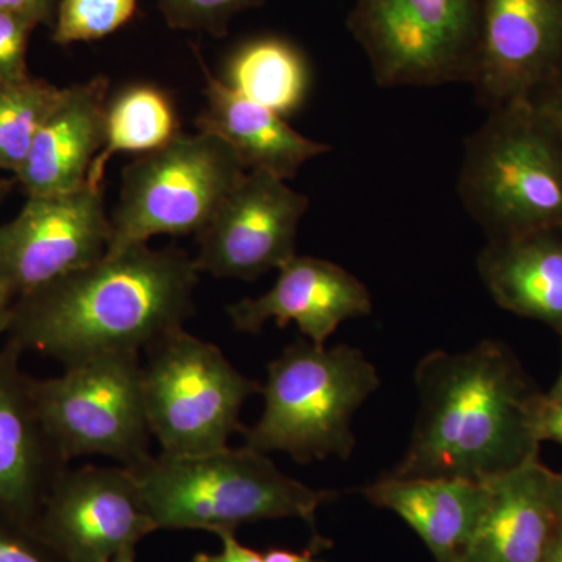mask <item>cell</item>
Segmentation results:
<instances>
[{
  "mask_svg": "<svg viewBox=\"0 0 562 562\" xmlns=\"http://www.w3.org/2000/svg\"><path fill=\"white\" fill-rule=\"evenodd\" d=\"M349 29L383 88L472 85L482 0H357Z\"/></svg>",
  "mask_w": 562,
  "mask_h": 562,
  "instance_id": "obj_8",
  "label": "cell"
},
{
  "mask_svg": "<svg viewBox=\"0 0 562 562\" xmlns=\"http://www.w3.org/2000/svg\"><path fill=\"white\" fill-rule=\"evenodd\" d=\"M22 355L9 341L0 350V512L35 527L69 461L41 420Z\"/></svg>",
  "mask_w": 562,
  "mask_h": 562,
  "instance_id": "obj_14",
  "label": "cell"
},
{
  "mask_svg": "<svg viewBox=\"0 0 562 562\" xmlns=\"http://www.w3.org/2000/svg\"><path fill=\"white\" fill-rule=\"evenodd\" d=\"M546 562H562V528H558Z\"/></svg>",
  "mask_w": 562,
  "mask_h": 562,
  "instance_id": "obj_35",
  "label": "cell"
},
{
  "mask_svg": "<svg viewBox=\"0 0 562 562\" xmlns=\"http://www.w3.org/2000/svg\"><path fill=\"white\" fill-rule=\"evenodd\" d=\"M419 413L394 476L487 483L538 457L535 408L542 392L506 344L435 350L414 373Z\"/></svg>",
  "mask_w": 562,
  "mask_h": 562,
  "instance_id": "obj_2",
  "label": "cell"
},
{
  "mask_svg": "<svg viewBox=\"0 0 562 562\" xmlns=\"http://www.w3.org/2000/svg\"><path fill=\"white\" fill-rule=\"evenodd\" d=\"M476 271L501 308L562 331V228L487 239Z\"/></svg>",
  "mask_w": 562,
  "mask_h": 562,
  "instance_id": "obj_19",
  "label": "cell"
},
{
  "mask_svg": "<svg viewBox=\"0 0 562 562\" xmlns=\"http://www.w3.org/2000/svg\"><path fill=\"white\" fill-rule=\"evenodd\" d=\"M305 194L286 180L247 171L198 235L199 272L217 279L257 280L295 257L299 225L308 210Z\"/></svg>",
  "mask_w": 562,
  "mask_h": 562,
  "instance_id": "obj_12",
  "label": "cell"
},
{
  "mask_svg": "<svg viewBox=\"0 0 562 562\" xmlns=\"http://www.w3.org/2000/svg\"><path fill=\"white\" fill-rule=\"evenodd\" d=\"M536 441L557 442L562 447V395H539L535 408Z\"/></svg>",
  "mask_w": 562,
  "mask_h": 562,
  "instance_id": "obj_28",
  "label": "cell"
},
{
  "mask_svg": "<svg viewBox=\"0 0 562 562\" xmlns=\"http://www.w3.org/2000/svg\"><path fill=\"white\" fill-rule=\"evenodd\" d=\"M552 502L558 524L562 528V473H554L552 476Z\"/></svg>",
  "mask_w": 562,
  "mask_h": 562,
  "instance_id": "obj_33",
  "label": "cell"
},
{
  "mask_svg": "<svg viewBox=\"0 0 562 562\" xmlns=\"http://www.w3.org/2000/svg\"><path fill=\"white\" fill-rule=\"evenodd\" d=\"M11 306H13V301H11L5 292L0 291V336L7 335V331H9Z\"/></svg>",
  "mask_w": 562,
  "mask_h": 562,
  "instance_id": "obj_34",
  "label": "cell"
},
{
  "mask_svg": "<svg viewBox=\"0 0 562 562\" xmlns=\"http://www.w3.org/2000/svg\"><path fill=\"white\" fill-rule=\"evenodd\" d=\"M138 0H61L55 24V43H85L105 38L127 24Z\"/></svg>",
  "mask_w": 562,
  "mask_h": 562,
  "instance_id": "obj_24",
  "label": "cell"
},
{
  "mask_svg": "<svg viewBox=\"0 0 562 562\" xmlns=\"http://www.w3.org/2000/svg\"><path fill=\"white\" fill-rule=\"evenodd\" d=\"M143 353L144 408L160 452H216L246 431L241 409L261 384L239 372L220 347L179 328Z\"/></svg>",
  "mask_w": 562,
  "mask_h": 562,
  "instance_id": "obj_6",
  "label": "cell"
},
{
  "mask_svg": "<svg viewBox=\"0 0 562 562\" xmlns=\"http://www.w3.org/2000/svg\"><path fill=\"white\" fill-rule=\"evenodd\" d=\"M158 530H235L268 519L316 524V513L338 495L313 490L251 449L202 454H149L127 468Z\"/></svg>",
  "mask_w": 562,
  "mask_h": 562,
  "instance_id": "obj_3",
  "label": "cell"
},
{
  "mask_svg": "<svg viewBox=\"0 0 562 562\" xmlns=\"http://www.w3.org/2000/svg\"><path fill=\"white\" fill-rule=\"evenodd\" d=\"M553 472L532 457L486 483V498L460 562H546L558 524Z\"/></svg>",
  "mask_w": 562,
  "mask_h": 562,
  "instance_id": "obj_16",
  "label": "cell"
},
{
  "mask_svg": "<svg viewBox=\"0 0 562 562\" xmlns=\"http://www.w3.org/2000/svg\"><path fill=\"white\" fill-rule=\"evenodd\" d=\"M371 313V292L353 273L335 262L299 255L281 266L271 290L227 308L238 331L258 335L271 321L280 328L295 324L303 338L321 347L344 322Z\"/></svg>",
  "mask_w": 562,
  "mask_h": 562,
  "instance_id": "obj_15",
  "label": "cell"
},
{
  "mask_svg": "<svg viewBox=\"0 0 562 562\" xmlns=\"http://www.w3.org/2000/svg\"><path fill=\"white\" fill-rule=\"evenodd\" d=\"M262 3L265 0H160V9L172 29L224 36L236 14Z\"/></svg>",
  "mask_w": 562,
  "mask_h": 562,
  "instance_id": "obj_25",
  "label": "cell"
},
{
  "mask_svg": "<svg viewBox=\"0 0 562 562\" xmlns=\"http://www.w3.org/2000/svg\"><path fill=\"white\" fill-rule=\"evenodd\" d=\"M562 61V0H482L472 81L487 111L530 99Z\"/></svg>",
  "mask_w": 562,
  "mask_h": 562,
  "instance_id": "obj_13",
  "label": "cell"
},
{
  "mask_svg": "<svg viewBox=\"0 0 562 562\" xmlns=\"http://www.w3.org/2000/svg\"><path fill=\"white\" fill-rule=\"evenodd\" d=\"M232 90L290 116L301 109L310 88V66L291 41L280 36H258L241 44L227 63Z\"/></svg>",
  "mask_w": 562,
  "mask_h": 562,
  "instance_id": "obj_21",
  "label": "cell"
},
{
  "mask_svg": "<svg viewBox=\"0 0 562 562\" xmlns=\"http://www.w3.org/2000/svg\"><path fill=\"white\" fill-rule=\"evenodd\" d=\"M214 535L221 539V552L198 553L192 562H265V554L243 546L236 539L235 530H220Z\"/></svg>",
  "mask_w": 562,
  "mask_h": 562,
  "instance_id": "obj_29",
  "label": "cell"
},
{
  "mask_svg": "<svg viewBox=\"0 0 562 562\" xmlns=\"http://www.w3.org/2000/svg\"><path fill=\"white\" fill-rule=\"evenodd\" d=\"M140 355H99L54 379H35L41 420L66 460L111 458L131 468L150 454L151 436L144 408Z\"/></svg>",
  "mask_w": 562,
  "mask_h": 562,
  "instance_id": "obj_9",
  "label": "cell"
},
{
  "mask_svg": "<svg viewBox=\"0 0 562 562\" xmlns=\"http://www.w3.org/2000/svg\"><path fill=\"white\" fill-rule=\"evenodd\" d=\"M110 238L103 188L32 195L0 225V291L14 302L87 268L106 254Z\"/></svg>",
  "mask_w": 562,
  "mask_h": 562,
  "instance_id": "obj_10",
  "label": "cell"
},
{
  "mask_svg": "<svg viewBox=\"0 0 562 562\" xmlns=\"http://www.w3.org/2000/svg\"><path fill=\"white\" fill-rule=\"evenodd\" d=\"M180 135L171 98L154 85H133L106 103L103 146L87 183L102 188L106 162L116 154H150Z\"/></svg>",
  "mask_w": 562,
  "mask_h": 562,
  "instance_id": "obj_22",
  "label": "cell"
},
{
  "mask_svg": "<svg viewBox=\"0 0 562 562\" xmlns=\"http://www.w3.org/2000/svg\"><path fill=\"white\" fill-rule=\"evenodd\" d=\"M206 105L195 120L198 132L224 140L247 171L290 180L306 162L327 154L330 146L306 138L286 117L244 98L205 69Z\"/></svg>",
  "mask_w": 562,
  "mask_h": 562,
  "instance_id": "obj_18",
  "label": "cell"
},
{
  "mask_svg": "<svg viewBox=\"0 0 562 562\" xmlns=\"http://www.w3.org/2000/svg\"><path fill=\"white\" fill-rule=\"evenodd\" d=\"M246 173L224 140L201 132L140 155L122 173L106 254L158 235L198 236Z\"/></svg>",
  "mask_w": 562,
  "mask_h": 562,
  "instance_id": "obj_7",
  "label": "cell"
},
{
  "mask_svg": "<svg viewBox=\"0 0 562 562\" xmlns=\"http://www.w3.org/2000/svg\"><path fill=\"white\" fill-rule=\"evenodd\" d=\"M0 10L20 14L33 24L40 25L50 20L54 0H0Z\"/></svg>",
  "mask_w": 562,
  "mask_h": 562,
  "instance_id": "obj_30",
  "label": "cell"
},
{
  "mask_svg": "<svg viewBox=\"0 0 562 562\" xmlns=\"http://www.w3.org/2000/svg\"><path fill=\"white\" fill-rule=\"evenodd\" d=\"M532 99L550 106L562 116V61L557 70L550 76V79L535 92Z\"/></svg>",
  "mask_w": 562,
  "mask_h": 562,
  "instance_id": "obj_31",
  "label": "cell"
},
{
  "mask_svg": "<svg viewBox=\"0 0 562 562\" xmlns=\"http://www.w3.org/2000/svg\"><path fill=\"white\" fill-rule=\"evenodd\" d=\"M0 562H68L31 524L0 512Z\"/></svg>",
  "mask_w": 562,
  "mask_h": 562,
  "instance_id": "obj_26",
  "label": "cell"
},
{
  "mask_svg": "<svg viewBox=\"0 0 562 562\" xmlns=\"http://www.w3.org/2000/svg\"><path fill=\"white\" fill-rule=\"evenodd\" d=\"M63 92L65 88L33 77L0 83V169L20 171L44 121L61 101Z\"/></svg>",
  "mask_w": 562,
  "mask_h": 562,
  "instance_id": "obj_23",
  "label": "cell"
},
{
  "mask_svg": "<svg viewBox=\"0 0 562 562\" xmlns=\"http://www.w3.org/2000/svg\"><path fill=\"white\" fill-rule=\"evenodd\" d=\"M562 338V331L560 333ZM549 394L552 395H562V366H561V372L560 376H558L557 383L553 384L552 390L549 391Z\"/></svg>",
  "mask_w": 562,
  "mask_h": 562,
  "instance_id": "obj_37",
  "label": "cell"
},
{
  "mask_svg": "<svg viewBox=\"0 0 562 562\" xmlns=\"http://www.w3.org/2000/svg\"><path fill=\"white\" fill-rule=\"evenodd\" d=\"M486 483L446 476H382L364 487L372 505L405 520L438 562H460L486 498Z\"/></svg>",
  "mask_w": 562,
  "mask_h": 562,
  "instance_id": "obj_20",
  "label": "cell"
},
{
  "mask_svg": "<svg viewBox=\"0 0 562 562\" xmlns=\"http://www.w3.org/2000/svg\"><path fill=\"white\" fill-rule=\"evenodd\" d=\"M265 562H322L314 560L313 552H291L286 549H271L265 553Z\"/></svg>",
  "mask_w": 562,
  "mask_h": 562,
  "instance_id": "obj_32",
  "label": "cell"
},
{
  "mask_svg": "<svg viewBox=\"0 0 562 562\" xmlns=\"http://www.w3.org/2000/svg\"><path fill=\"white\" fill-rule=\"evenodd\" d=\"M36 25L20 14L0 10V83L27 79L29 36Z\"/></svg>",
  "mask_w": 562,
  "mask_h": 562,
  "instance_id": "obj_27",
  "label": "cell"
},
{
  "mask_svg": "<svg viewBox=\"0 0 562 562\" xmlns=\"http://www.w3.org/2000/svg\"><path fill=\"white\" fill-rule=\"evenodd\" d=\"M458 194L487 239L562 228V116L522 99L465 139Z\"/></svg>",
  "mask_w": 562,
  "mask_h": 562,
  "instance_id": "obj_4",
  "label": "cell"
},
{
  "mask_svg": "<svg viewBox=\"0 0 562 562\" xmlns=\"http://www.w3.org/2000/svg\"><path fill=\"white\" fill-rule=\"evenodd\" d=\"M199 269L176 247L147 244L105 254L87 268L16 299L9 342L60 361L143 353L194 314Z\"/></svg>",
  "mask_w": 562,
  "mask_h": 562,
  "instance_id": "obj_1",
  "label": "cell"
},
{
  "mask_svg": "<svg viewBox=\"0 0 562 562\" xmlns=\"http://www.w3.org/2000/svg\"><path fill=\"white\" fill-rule=\"evenodd\" d=\"M35 528L68 562H110L158 530L131 471L120 464L68 468Z\"/></svg>",
  "mask_w": 562,
  "mask_h": 562,
  "instance_id": "obj_11",
  "label": "cell"
},
{
  "mask_svg": "<svg viewBox=\"0 0 562 562\" xmlns=\"http://www.w3.org/2000/svg\"><path fill=\"white\" fill-rule=\"evenodd\" d=\"M380 375L364 351L350 346H316L306 338L269 362L261 384L265 408L244 442L262 453L290 454L299 464L353 453L351 422L380 387Z\"/></svg>",
  "mask_w": 562,
  "mask_h": 562,
  "instance_id": "obj_5",
  "label": "cell"
},
{
  "mask_svg": "<svg viewBox=\"0 0 562 562\" xmlns=\"http://www.w3.org/2000/svg\"><path fill=\"white\" fill-rule=\"evenodd\" d=\"M136 561V547H128V549H125L124 552H121L117 554L114 560H111L110 562H135Z\"/></svg>",
  "mask_w": 562,
  "mask_h": 562,
  "instance_id": "obj_36",
  "label": "cell"
},
{
  "mask_svg": "<svg viewBox=\"0 0 562 562\" xmlns=\"http://www.w3.org/2000/svg\"><path fill=\"white\" fill-rule=\"evenodd\" d=\"M106 94L105 77L65 88L16 172L27 198L63 194L87 184L92 161L103 146Z\"/></svg>",
  "mask_w": 562,
  "mask_h": 562,
  "instance_id": "obj_17",
  "label": "cell"
}]
</instances>
